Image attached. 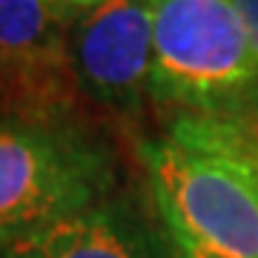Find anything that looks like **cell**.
<instances>
[{
    "label": "cell",
    "instance_id": "1",
    "mask_svg": "<svg viewBox=\"0 0 258 258\" xmlns=\"http://www.w3.org/2000/svg\"><path fill=\"white\" fill-rule=\"evenodd\" d=\"M172 258H258V132L249 120L166 115L135 141Z\"/></svg>",
    "mask_w": 258,
    "mask_h": 258
},
{
    "label": "cell",
    "instance_id": "2",
    "mask_svg": "<svg viewBox=\"0 0 258 258\" xmlns=\"http://www.w3.org/2000/svg\"><path fill=\"white\" fill-rule=\"evenodd\" d=\"M149 103L166 115L258 118V55L232 0H152Z\"/></svg>",
    "mask_w": 258,
    "mask_h": 258
},
{
    "label": "cell",
    "instance_id": "3",
    "mask_svg": "<svg viewBox=\"0 0 258 258\" xmlns=\"http://www.w3.org/2000/svg\"><path fill=\"white\" fill-rule=\"evenodd\" d=\"M118 192V155L78 115L0 109V241Z\"/></svg>",
    "mask_w": 258,
    "mask_h": 258
},
{
    "label": "cell",
    "instance_id": "4",
    "mask_svg": "<svg viewBox=\"0 0 258 258\" xmlns=\"http://www.w3.org/2000/svg\"><path fill=\"white\" fill-rule=\"evenodd\" d=\"M69 55L81 98L135 120L149 106L152 0H103L72 15Z\"/></svg>",
    "mask_w": 258,
    "mask_h": 258
},
{
    "label": "cell",
    "instance_id": "5",
    "mask_svg": "<svg viewBox=\"0 0 258 258\" xmlns=\"http://www.w3.org/2000/svg\"><path fill=\"white\" fill-rule=\"evenodd\" d=\"M72 15L49 0H0V109L78 115Z\"/></svg>",
    "mask_w": 258,
    "mask_h": 258
},
{
    "label": "cell",
    "instance_id": "6",
    "mask_svg": "<svg viewBox=\"0 0 258 258\" xmlns=\"http://www.w3.org/2000/svg\"><path fill=\"white\" fill-rule=\"evenodd\" d=\"M0 258H172L155 212L129 192L0 241Z\"/></svg>",
    "mask_w": 258,
    "mask_h": 258
},
{
    "label": "cell",
    "instance_id": "7",
    "mask_svg": "<svg viewBox=\"0 0 258 258\" xmlns=\"http://www.w3.org/2000/svg\"><path fill=\"white\" fill-rule=\"evenodd\" d=\"M232 6L238 9L244 26H247V35L255 46V55H258V0H232Z\"/></svg>",
    "mask_w": 258,
    "mask_h": 258
},
{
    "label": "cell",
    "instance_id": "8",
    "mask_svg": "<svg viewBox=\"0 0 258 258\" xmlns=\"http://www.w3.org/2000/svg\"><path fill=\"white\" fill-rule=\"evenodd\" d=\"M49 3H55V6L69 9V12H83V9H92L98 3H103V0H49Z\"/></svg>",
    "mask_w": 258,
    "mask_h": 258
},
{
    "label": "cell",
    "instance_id": "9",
    "mask_svg": "<svg viewBox=\"0 0 258 258\" xmlns=\"http://www.w3.org/2000/svg\"><path fill=\"white\" fill-rule=\"evenodd\" d=\"M249 123H252V129H255V132H258V118H252V120H249Z\"/></svg>",
    "mask_w": 258,
    "mask_h": 258
}]
</instances>
